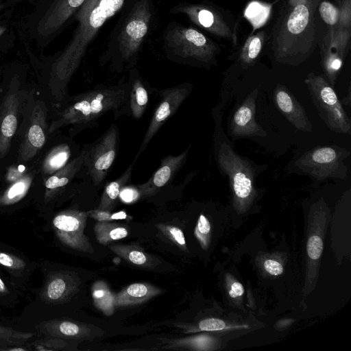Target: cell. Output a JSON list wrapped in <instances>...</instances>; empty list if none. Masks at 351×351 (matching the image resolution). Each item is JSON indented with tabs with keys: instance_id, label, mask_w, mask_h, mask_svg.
I'll list each match as a JSON object with an SVG mask.
<instances>
[{
	"instance_id": "cell-29",
	"label": "cell",
	"mask_w": 351,
	"mask_h": 351,
	"mask_svg": "<svg viewBox=\"0 0 351 351\" xmlns=\"http://www.w3.org/2000/svg\"><path fill=\"white\" fill-rule=\"evenodd\" d=\"M70 151L66 145L56 148L47 158L45 168L47 171H54L63 167L67 162Z\"/></svg>"
},
{
	"instance_id": "cell-43",
	"label": "cell",
	"mask_w": 351,
	"mask_h": 351,
	"mask_svg": "<svg viewBox=\"0 0 351 351\" xmlns=\"http://www.w3.org/2000/svg\"><path fill=\"white\" fill-rule=\"evenodd\" d=\"M350 88L349 87L348 95L342 99L341 103L348 106H350Z\"/></svg>"
},
{
	"instance_id": "cell-17",
	"label": "cell",
	"mask_w": 351,
	"mask_h": 351,
	"mask_svg": "<svg viewBox=\"0 0 351 351\" xmlns=\"http://www.w3.org/2000/svg\"><path fill=\"white\" fill-rule=\"evenodd\" d=\"M188 152L186 149L178 156H166L149 180L138 186L141 197L153 195L167 184L184 165Z\"/></svg>"
},
{
	"instance_id": "cell-30",
	"label": "cell",
	"mask_w": 351,
	"mask_h": 351,
	"mask_svg": "<svg viewBox=\"0 0 351 351\" xmlns=\"http://www.w3.org/2000/svg\"><path fill=\"white\" fill-rule=\"evenodd\" d=\"M319 12L322 20L332 27L338 26L339 21V10L330 2L323 1L319 3Z\"/></svg>"
},
{
	"instance_id": "cell-5",
	"label": "cell",
	"mask_w": 351,
	"mask_h": 351,
	"mask_svg": "<svg viewBox=\"0 0 351 351\" xmlns=\"http://www.w3.org/2000/svg\"><path fill=\"white\" fill-rule=\"evenodd\" d=\"M304 82L312 101L327 127L337 133L351 134V122L332 86L322 75L310 73Z\"/></svg>"
},
{
	"instance_id": "cell-25",
	"label": "cell",
	"mask_w": 351,
	"mask_h": 351,
	"mask_svg": "<svg viewBox=\"0 0 351 351\" xmlns=\"http://www.w3.org/2000/svg\"><path fill=\"white\" fill-rule=\"evenodd\" d=\"M110 248L117 255L128 262L138 266L151 267L152 262L140 247L125 245H114Z\"/></svg>"
},
{
	"instance_id": "cell-12",
	"label": "cell",
	"mask_w": 351,
	"mask_h": 351,
	"mask_svg": "<svg viewBox=\"0 0 351 351\" xmlns=\"http://www.w3.org/2000/svg\"><path fill=\"white\" fill-rule=\"evenodd\" d=\"M87 216V213L68 210L56 215L53 224L58 237L66 245L83 252L93 253V246L84 233Z\"/></svg>"
},
{
	"instance_id": "cell-8",
	"label": "cell",
	"mask_w": 351,
	"mask_h": 351,
	"mask_svg": "<svg viewBox=\"0 0 351 351\" xmlns=\"http://www.w3.org/2000/svg\"><path fill=\"white\" fill-rule=\"evenodd\" d=\"M218 164L229 178L235 201L240 205L246 204L254 193V171L250 164L226 143L219 148Z\"/></svg>"
},
{
	"instance_id": "cell-35",
	"label": "cell",
	"mask_w": 351,
	"mask_h": 351,
	"mask_svg": "<svg viewBox=\"0 0 351 351\" xmlns=\"http://www.w3.org/2000/svg\"><path fill=\"white\" fill-rule=\"evenodd\" d=\"M306 250L308 256L313 260L319 258L323 251V241L317 235L311 236L307 242Z\"/></svg>"
},
{
	"instance_id": "cell-10",
	"label": "cell",
	"mask_w": 351,
	"mask_h": 351,
	"mask_svg": "<svg viewBox=\"0 0 351 351\" xmlns=\"http://www.w3.org/2000/svg\"><path fill=\"white\" fill-rule=\"evenodd\" d=\"M350 28L332 27L325 34L321 48L322 66L324 74L334 86L348 51Z\"/></svg>"
},
{
	"instance_id": "cell-42",
	"label": "cell",
	"mask_w": 351,
	"mask_h": 351,
	"mask_svg": "<svg viewBox=\"0 0 351 351\" xmlns=\"http://www.w3.org/2000/svg\"><path fill=\"white\" fill-rule=\"evenodd\" d=\"M244 293V288L241 283L234 282L231 285L229 290V295L232 298H237L241 296Z\"/></svg>"
},
{
	"instance_id": "cell-24",
	"label": "cell",
	"mask_w": 351,
	"mask_h": 351,
	"mask_svg": "<svg viewBox=\"0 0 351 351\" xmlns=\"http://www.w3.org/2000/svg\"><path fill=\"white\" fill-rule=\"evenodd\" d=\"M46 330L54 336L81 338L88 335V328L85 326L70 321H57L48 324Z\"/></svg>"
},
{
	"instance_id": "cell-27",
	"label": "cell",
	"mask_w": 351,
	"mask_h": 351,
	"mask_svg": "<svg viewBox=\"0 0 351 351\" xmlns=\"http://www.w3.org/2000/svg\"><path fill=\"white\" fill-rule=\"evenodd\" d=\"M93 297L95 306L105 314L110 315L113 312L114 296L105 284L98 282L94 285Z\"/></svg>"
},
{
	"instance_id": "cell-22",
	"label": "cell",
	"mask_w": 351,
	"mask_h": 351,
	"mask_svg": "<svg viewBox=\"0 0 351 351\" xmlns=\"http://www.w3.org/2000/svg\"><path fill=\"white\" fill-rule=\"evenodd\" d=\"M132 167L133 164L130 165L119 178L106 185L98 209L109 211L112 210L116 205L121 189L130 179Z\"/></svg>"
},
{
	"instance_id": "cell-4",
	"label": "cell",
	"mask_w": 351,
	"mask_h": 351,
	"mask_svg": "<svg viewBox=\"0 0 351 351\" xmlns=\"http://www.w3.org/2000/svg\"><path fill=\"white\" fill-rule=\"evenodd\" d=\"M152 16L149 0L136 1L119 24L106 55L112 57L118 66L134 63L148 32Z\"/></svg>"
},
{
	"instance_id": "cell-36",
	"label": "cell",
	"mask_w": 351,
	"mask_h": 351,
	"mask_svg": "<svg viewBox=\"0 0 351 351\" xmlns=\"http://www.w3.org/2000/svg\"><path fill=\"white\" fill-rule=\"evenodd\" d=\"M213 339L206 335L197 336L189 340L184 339L176 343V346H190L198 350H207L210 346Z\"/></svg>"
},
{
	"instance_id": "cell-13",
	"label": "cell",
	"mask_w": 351,
	"mask_h": 351,
	"mask_svg": "<svg viewBox=\"0 0 351 351\" xmlns=\"http://www.w3.org/2000/svg\"><path fill=\"white\" fill-rule=\"evenodd\" d=\"M171 12H181L197 25L217 36L235 40L230 26L219 13L210 6L203 4L181 3L174 6Z\"/></svg>"
},
{
	"instance_id": "cell-2",
	"label": "cell",
	"mask_w": 351,
	"mask_h": 351,
	"mask_svg": "<svg viewBox=\"0 0 351 351\" xmlns=\"http://www.w3.org/2000/svg\"><path fill=\"white\" fill-rule=\"evenodd\" d=\"M125 0H85L75 15L74 35L52 66V75L66 82L79 66L87 47L104 23L119 12Z\"/></svg>"
},
{
	"instance_id": "cell-46",
	"label": "cell",
	"mask_w": 351,
	"mask_h": 351,
	"mask_svg": "<svg viewBox=\"0 0 351 351\" xmlns=\"http://www.w3.org/2000/svg\"><path fill=\"white\" fill-rule=\"evenodd\" d=\"M3 7V5H0V10Z\"/></svg>"
},
{
	"instance_id": "cell-15",
	"label": "cell",
	"mask_w": 351,
	"mask_h": 351,
	"mask_svg": "<svg viewBox=\"0 0 351 351\" xmlns=\"http://www.w3.org/2000/svg\"><path fill=\"white\" fill-rule=\"evenodd\" d=\"M276 105L287 120L297 129L305 132L313 130L304 108L284 86H278L274 92Z\"/></svg>"
},
{
	"instance_id": "cell-19",
	"label": "cell",
	"mask_w": 351,
	"mask_h": 351,
	"mask_svg": "<svg viewBox=\"0 0 351 351\" xmlns=\"http://www.w3.org/2000/svg\"><path fill=\"white\" fill-rule=\"evenodd\" d=\"M18 108L17 97L10 94L5 100L0 115V157L6 154L16 130Z\"/></svg>"
},
{
	"instance_id": "cell-37",
	"label": "cell",
	"mask_w": 351,
	"mask_h": 351,
	"mask_svg": "<svg viewBox=\"0 0 351 351\" xmlns=\"http://www.w3.org/2000/svg\"><path fill=\"white\" fill-rule=\"evenodd\" d=\"M0 265L12 270H21L25 266L22 259L2 252H0Z\"/></svg>"
},
{
	"instance_id": "cell-1",
	"label": "cell",
	"mask_w": 351,
	"mask_h": 351,
	"mask_svg": "<svg viewBox=\"0 0 351 351\" xmlns=\"http://www.w3.org/2000/svg\"><path fill=\"white\" fill-rule=\"evenodd\" d=\"M314 5V0H289L273 32L277 61L295 65L311 54L315 44Z\"/></svg>"
},
{
	"instance_id": "cell-40",
	"label": "cell",
	"mask_w": 351,
	"mask_h": 351,
	"mask_svg": "<svg viewBox=\"0 0 351 351\" xmlns=\"http://www.w3.org/2000/svg\"><path fill=\"white\" fill-rule=\"evenodd\" d=\"M27 180H21L13 184L7 192V198L8 199H14L17 196H21L27 189Z\"/></svg>"
},
{
	"instance_id": "cell-45",
	"label": "cell",
	"mask_w": 351,
	"mask_h": 351,
	"mask_svg": "<svg viewBox=\"0 0 351 351\" xmlns=\"http://www.w3.org/2000/svg\"><path fill=\"white\" fill-rule=\"evenodd\" d=\"M6 27L5 26H0V36L5 32Z\"/></svg>"
},
{
	"instance_id": "cell-16",
	"label": "cell",
	"mask_w": 351,
	"mask_h": 351,
	"mask_svg": "<svg viewBox=\"0 0 351 351\" xmlns=\"http://www.w3.org/2000/svg\"><path fill=\"white\" fill-rule=\"evenodd\" d=\"M85 0H56L44 14L38 26V33L47 36L58 31Z\"/></svg>"
},
{
	"instance_id": "cell-44",
	"label": "cell",
	"mask_w": 351,
	"mask_h": 351,
	"mask_svg": "<svg viewBox=\"0 0 351 351\" xmlns=\"http://www.w3.org/2000/svg\"><path fill=\"white\" fill-rule=\"evenodd\" d=\"M8 293V289L3 282V281L0 278V294H5Z\"/></svg>"
},
{
	"instance_id": "cell-39",
	"label": "cell",
	"mask_w": 351,
	"mask_h": 351,
	"mask_svg": "<svg viewBox=\"0 0 351 351\" xmlns=\"http://www.w3.org/2000/svg\"><path fill=\"white\" fill-rule=\"evenodd\" d=\"M141 197V194L138 188L125 186L121 189L119 195V199L126 204L133 203Z\"/></svg>"
},
{
	"instance_id": "cell-41",
	"label": "cell",
	"mask_w": 351,
	"mask_h": 351,
	"mask_svg": "<svg viewBox=\"0 0 351 351\" xmlns=\"http://www.w3.org/2000/svg\"><path fill=\"white\" fill-rule=\"evenodd\" d=\"M265 269L271 275L278 276L283 272V267L278 261L267 259L264 262Z\"/></svg>"
},
{
	"instance_id": "cell-28",
	"label": "cell",
	"mask_w": 351,
	"mask_h": 351,
	"mask_svg": "<svg viewBox=\"0 0 351 351\" xmlns=\"http://www.w3.org/2000/svg\"><path fill=\"white\" fill-rule=\"evenodd\" d=\"M71 284L64 276H56L48 283L46 296L51 301H58L64 298L71 291Z\"/></svg>"
},
{
	"instance_id": "cell-7",
	"label": "cell",
	"mask_w": 351,
	"mask_h": 351,
	"mask_svg": "<svg viewBox=\"0 0 351 351\" xmlns=\"http://www.w3.org/2000/svg\"><path fill=\"white\" fill-rule=\"evenodd\" d=\"M350 152L337 146L315 147L304 153L295 162V165L318 180L328 178L346 180L348 168L343 160Z\"/></svg>"
},
{
	"instance_id": "cell-20",
	"label": "cell",
	"mask_w": 351,
	"mask_h": 351,
	"mask_svg": "<svg viewBox=\"0 0 351 351\" xmlns=\"http://www.w3.org/2000/svg\"><path fill=\"white\" fill-rule=\"evenodd\" d=\"M128 109L132 117L141 118L149 102V91L138 71L132 69L130 73Z\"/></svg>"
},
{
	"instance_id": "cell-31",
	"label": "cell",
	"mask_w": 351,
	"mask_h": 351,
	"mask_svg": "<svg viewBox=\"0 0 351 351\" xmlns=\"http://www.w3.org/2000/svg\"><path fill=\"white\" fill-rule=\"evenodd\" d=\"M195 235L202 248L206 249L210 241V224L208 219L202 214L198 218L195 229Z\"/></svg>"
},
{
	"instance_id": "cell-9",
	"label": "cell",
	"mask_w": 351,
	"mask_h": 351,
	"mask_svg": "<svg viewBox=\"0 0 351 351\" xmlns=\"http://www.w3.org/2000/svg\"><path fill=\"white\" fill-rule=\"evenodd\" d=\"M119 131L112 124L99 139L84 150V163L93 182L99 185L114 161L119 147Z\"/></svg>"
},
{
	"instance_id": "cell-6",
	"label": "cell",
	"mask_w": 351,
	"mask_h": 351,
	"mask_svg": "<svg viewBox=\"0 0 351 351\" xmlns=\"http://www.w3.org/2000/svg\"><path fill=\"white\" fill-rule=\"evenodd\" d=\"M163 38L168 53L182 59L208 62L218 51L215 44L202 33L179 24H170Z\"/></svg>"
},
{
	"instance_id": "cell-14",
	"label": "cell",
	"mask_w": 351,
	"mask_h": 351,
	"mask_svg": "<svg viewBox=\"0 0 351 351\" xmlns=\"http://www.w3.org/2000/svg\"><path fill=\"white\" fill-rule=\"evenodd\" d=\"M258 90H253L234 112L230 124L231 134L237 137L265 136V131L255 121Z\"/></svg>"
},
{
	"instance_id": "cell-32",
	"label": "cell",
	"mask_w": 351,
	"mask_h": 351,
	"mask_svg": "<svg viewBox=\"0 0 351 351\" xmlns=\"http://www.w3.org/2000/svg\"><path fill=\"white\" fill-rule=\"evenodd\" d=\"M32 336L29 333H22L0 326V344L19 343Z\"/></svg>"
},
{
	"instance_id": "cell-11",
	"label": "cell",
	"mask_w": 351,
	"mask_h": 351,
	"mask_svg": "<svg viewBox=\"0 0 351 351\" xmlns=\"http://www.w3.org/2000/svg\"><path fill=\"white\" fill-rule=\"evenodd\" d=\"M191 90V88L189 85L182 84L159 91L160 99L152 117L134 161L137 160L141 153L145 149L161 126L177 111L189 95Z\"/></svg>"
},
{
	"instance_id": "cell-38",
	"label": "cell",
	"mask_w": 351,
	"mask_h": 351,
	"mask_svg": "<svg viewBox=\"0 0 351 351\" xmlns=\"http://www.w3.org/2000/svg\"><path fill=\"white\" fill-rule=\"evenodd\" d=\"M230 326L220 319L208 318L199 323V328L204 331H217L229 328Z\"/></svg>"
},
{
	"instance_id": "cell-18",
	"label": "cell",
	"mask_w": 351,
	"mask_h": 351,
	"mask_svg": "<svg viewBox=\"0 0 351 351\" xmlns=\"http://www.w3.org/2000/svg\"><path fill=\"white\" fill-rule=\"evenodd\" d=\"M45 114L40 106H37L32 113L30 125L25 141L20 151L23 160L32 158L45 142Z\"/></svg>"
},
{
	"instance_id": "cell-26",
	"label": "cell",
	"mask_w": 351,
	"mask_h": 351,
	"mask_svg": "<svg viewBox=\"0 0 351 351\" xmlns=\"http://www.w3.org/2000/svg\"><path fill=\"white\" fill-rule=\"evenodd\" d=\"M265 39L264 32H259L250 37L243 47L240 55L242 63L245 65L253 63L260 54Z\"/></svg>"
},
{
	"instance_id": "cell-3",
	"label": "cell",
	"mask_w": 351,
	"mask_h": 351,
	"mask_svg": "<svg viewBox=\"0 0 351 351\" xmlns=\"http://www.w3.org/2000/svg\"><path fill=\"white\" fill-rule=\"evenodd\" d=\"M128 83L99 86L82 93L60 114L51 130L70 124L90 127L110 111L119 116L121 110L128 108Z\"/></svg>"
},
{
	"instance_id": "cell-21",
	"label": "cell",
	"mask_w": 351,
	"mask_h": 351,
	"mask_svg": "<svg viewBox=\"0 0 351 351\" xmlns=\"http://www.w3.org/2000/svg\"><path fill=\"white\" fill-rule=\"evenodd\" d=\"M161 290L147 283L130 285L115 296L114 306H128L143 303L160 293Z\"/></svg>"
},
{
	"instance_id": "cell-23",
	"label": "cell",
	"mask_w": 351,
	"mask_h": 351,
	"mask_svg": "<svg viewBox=\"0 0 351 351\" xmlns=\"http://www.w3.org/2000/svg\"><path fill=\"white\" fill-rule=\"evenodd\" d=\"M94 230L97 241L103 245L123 239L128 235L127 227L110 221H97Z\"/></svg>"
},
{
	"instance_id": "cell-33",
	"label": "cell",
	"mask_w": 351,
	"mask_h": 351,
	"mask_svg": "<svg viewBox=\"0 0 351 351\" xmlns=\"http://www.w3.org/2000/svg\"><path fill=\"white\" fill-rule=\"evenodd\" d=\"M87 215L97 221H111L113 220L126 219L129 217L125 211L111 213L109 210L98 208L88 212Z\"/></svg>"
},
{
	"instance_id": "cell-34",
	"label": "cell",
	"mask_w": 351,
	"mask_h": 351,
	"mask_svg": "<svg viewBox=\"0 0 351 351\" xmlns=\"http://www.w3.org/2000/svg\"><path fill=\"white\" fill-rule=\"evenodd\" d=\"M162 232L176 245L181 247H186V241L182 230L173 226H159Z\"/></svg>"
}]
</instances>
